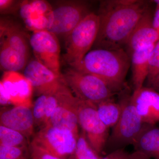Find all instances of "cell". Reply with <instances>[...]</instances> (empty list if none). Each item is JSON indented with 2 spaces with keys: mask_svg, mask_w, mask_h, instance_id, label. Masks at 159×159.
I'll return each mask as SVG.
<instances>
[{
  "mask_svg": "<svg viewBox=\"0 0 159 159\" xmlns=\"http://www.w3.org/2000/svg\"><path fill=\"white\" fill-rule=\"evenodd\" d=\"M159 40V33L154 28L153 19L147 11L132 32L125 47L127 53L131 55L139 49L156 44Z\"/></svg>",
  "mask_w": 159,
  "mask_h": 159,
  "instance_id": "9a60e30c",
  "label": "cell"
},
{
  "mask_svg": "<svg viewBox=\"0 0 159 159\" xmlns=\"http://www.w3.org/2000/svg\"><path fill=\"white\" fill-rule=\"evenodd\" d=\"M8 94L10 103L14 106L31 108L33 89L24 75L17 72H5L0 82Z\"/></svg>",
  "mask_w": 159,
  "mask_h": 159,
  "instance_id": "7c38bea8",
  "label": "cell"
},
{
  "mask_svg": "<svg viewBox=\"0 0 159 159\" xmlns=\"http://www.w3.org/2000/svg\"><path fill=\"white\" fill-rule=\"evenodd\" d=\"M119 102L122 108L119 121L113 127L106 145L109 153L117 149L133 145L146 124L137 112L132 101L131 95L125 88L119 93Z\"/></svg>",
  "mask_w": 159,
  "mask_h": 159,
  "instance_id": "3957f363",
  "label": "cell"
},
{
  "mask_svg": "<svg viewBox=\"0 0 159 159\" xmlns=\"http://www.w3.org/2000/svg\"><path fill=\"white\" fill-rule=\"evenodd\" d=\"M26 27L33 32L47 31L48 29V15H37L24 20Z\"/></svg>",
  "mask_w": 159,
  "mask_h": 159,
  "instance_id": "484cf974",
  "label": "cell"
},
{
  "mask_svg": "<svg viewBox=\"0 0 159 159\" xmlns=\"http://www.w3.org/2000/svg\"><path fill=\"white\" fill-rule=\"evenodd\" d=\"M79 103V99L64 83L61 87L57 107L46 125L70 131L78 138Z\"/></svg>",
  "mask_w": 159,
  "mask_h": 159,
  "instance_id": "9c48e42d",
  "label": "cell"
},
{
  "mask_svg": "<svg viewBox=\"0 0 159 159\" xmlns=\"http://www.w3.org/2000/svg\"><path fill=\"white\" fill-rule=\"evenodd\" d=\"M147 11L145 2L134 0L101 2L99 27L95 49H123L143 15Z\"/></svg>",
  "mask_w": 159,
  "mask_h": 159,
  "instance_id": "6da1fadb",
  "label": "cell"
},
{
  "mask_svg": "<svg viewBox=\"0 0 159 159\" xmlns=\"http://www.w3.org/2000/svg\"><path fill=\"white\" fill-rule=\"evenodd\" d=\"M31 6L39 15L47 16L52 11L53 8L48 2L42 0L30 1Z\"/></svg>",
  "mask_w": 159,
  "mask_h": 159,
  "instance_id": "83f0119b",
  "label": "cell"
},
{
  "mask_svg": "<svg viewBox=\"0 0 159 159\" xmlns=\"http://www.w3.org/2000/svg\"><path fill=\"white\" fill-rule=\"evenodd\" d=\"M20 3L13 0H0L1 14H7L14 12L19 9Z\"/></svg>",
  "mask_w": 159,
  "mask_h": 159,
  "instance_id": "f546056e",
  "label": "cell"
},
{
  "mask_svg": "<svg viewBox=\"0 0 159 159\" xmlns=\"http://www.w3.org/2000/svg\"><path fill=\"white\" fill-rule=\"evenodd\" d=\"M30 159H61L31 142L29 146Z\"/></svg>",
  "mask_w": 159,
  "mask_h": 159,
  "instance_id": "4316f807",
  "label": "cell"
},
{
  "mask_svg": "<svg viewBox=\"0 0 159 159\" xmlns=\"http://www.w3.org/2000/svg\"><path fill=\"white\" fill-rule=\"evenodd\" d=\"M57 36L48 31L33 32L29 43L36 59L58 76L60 46Z\"/></svg>",
  "mask_w": 159,
  "mask_h": 159,
  "instance_id": "30bf717a",
  "label": "cell"
},
{
  "mask_svg": "<svg viewBox=\"0 0 159 159\" xmlns=\"http://www.w3.org/2000/svg\"><path fill=\"white\" fill-rule=\"evenodd\" d=\"M48 94H43L39 96L34 102L32 108L34 125L43 127L44 122L46 102Z\"/></svg>",
  "mask_w": 159,
  "mask_h": 159,
  "instance_id": "cb8c5ba5",
  "label": "cell"
},
{
  "mask_svg": "<svg viewBox=\"0 0 159 159\" xmlns=\"http://www.w3.org/2000/svg\"><path fill=\"white\" fill-rule=\"evenodd\" d=\"M159 75V40L155 46L149 60V68L146 79L147 86Z\"/></svg>",
  "mask_w": 159,
  "mask_h": 159,
  "instance_id": "d4e9b609",
  "label": "cell"
},
{
  "mask_svg": "<svg viewBox=\"0 0 159 159\" xmlns=\"http://www.w3.org/2000/svg\"><path fill=\"white\" fill-rule=\"evenodd\" d=\"M101 159H130V154L121 148L112 152Z\"/></svg>",
  "mask_w": 159,
  "mask_h": 159,
  "instance_id": "4dcf8cb0",
  "label": "cell"
},
{
  "mask_svg": "<svg viewBox=\"0 0 159 159\" xmlns=\"http://www.w3.org/2000/svg\"><path fill=\"white\" fill-rule=\"evenodd\" d=\"M27 138L19 132L0 125V145L6 147L27 146Z\"/></svg>",
  "mask_w": 159,
  "mask_h": 159,
  "instance_id": "44dd1931",
  "label": "cell"
},
{
  "mask_svg": "<svg viewBox=\"0 0 159 159\" xmlns=\"http://www.w3.org/2000/svg\"><path fill=\"white\" fill-rule=\"evenodd\" d=\"M130 159H151L145 153L139 151L135 150L130 153Z\"/></svg>",
  "mask_w": 159,
  "mask_h": 159,
  "instance_id": "d6a6232c",
  "label": "cell"
},
{
  "mask_svg": "<svg viewBox=\"0 0 159 159\" xmlns=\"http://www.w3.org/2000/svg\"><path fill=\"white\" fill-rule=\"evenodd\" d=\"M23 75L39 96L54 93L64 83L62 76L55 74L36 59L28 63Z\"/></svg>",
  "mask_w": 159,
  "mask_h": 159,
  "instance_id": "8fae6325",
  "label": "cell"
},
{
  "mask_svg": "<svg viewBox=\"0 0 159 159\" xmlns=\"http://www.w3.org/2000/svg\"><path fill=\"white\" fill-rule=\"evenodd\" d=\"M19 10L20 16L24 20L39 15L34 11L30 3V1H23L20 2Z\"/></svg>",
  "mask_w": 159,
  "mask_h": 159,
  "instance_id": "f1b7e54d",
  "label": "cell"
},
{
  "mask_svg": "<svg viewBox=\"0 0 159 159\" xmlns=\"http://www.w3.org/2000/svg\"><path fill=\"white\" fill-rule=\"evenodd\" d=\"M97 106V113L101 121L109 129L117 124L121 116L122 108L119 102L113 99L100 102Z\"/></svg>",
  "mask_w": 159,
  "mask_h": 159,
  "instance_id": "ffe728a7",
  "label": "cell"
},
{
  "mask_svg": "<svg viewBox=\"0 0 159 159\" xmlns=\"http://www.w3.org/2000/svg\"><path fill=\"white\" fill-rule=\"evenodd\" d=\"M0 159H30L29 147H6L0 145Z\"/></svg>",
  "mask_w": 159,
  "mask_h": 159,
  "instance_id": "603a6c76",
  "label": "cell"
},
{
  "mask_svg": "<svg viewBox=\"0 0 159 159\" xmlns=\"http://www.w3.org/2000/svg\"><path fill=\"white\" fill-rule=\"evenodd\" d=\"M28 58L13 49L3 40H0V66L5 72H17L28 64Z\"/></svg>",
  "mask_w": 159,
  "mask_h": 159,
  "instance_id": "d6986e66",
  "label": "cell"
},
{
  "mask_svg": "<svg viewBox=\"0 0 159 159\" xmlns=\"http://www.w3.org/2000/svg\"><path fill=\"white\" fill-rule=\"evenodd\" d=\"M154 125L146 124L133 145L150 158L159 159V128Z\"/></svg>",
  "mask_w": 159,
  "mask_h": 159,
  "instance_id": "ac0fdd59",
  "label": "cell"
},
{
  "mask_svg": "<svg viewBox=\"0 0 159 159\" xmlns=\"http://www.w3.org/2000/svg\"><path fill=\"white\" fill-rule=\"evenodd\" d=\"M132 101L145 124L154 125L159 122V93L144 87L134 91Z\"/></svg>",
  "mask_w": 159,
  "mask_h": 159,
  "instance_id": "4fadbf2b",
  "label": "cell"
},
{
  "mask_svg": "<svg viewBox=\"0 0 159 159\" xmlns=\"http://www.w3.org/2000/svg\"><path fill=\"white\" fill-rule=\"evenodd\" d=\"M78 118L79 125L91 146L100 155L105 150L109 129L99 118L97 106L79 99Z\"/></svg>",
  "mask_w": 159,
  "mask_h": 159,
  "instance_id": "ba28073f",
  "label": "cell"
},
{
  "mask_svg": "<svg viewBox=\"0 0 159 159\" xmlns=\"http://www.w3.org/2000/svg\"><path fill=\"white\" fill-rule=\"evenodd\" d=\"M153 26L155 29L159 33V8H157L153 19Z\"/></svg>",
  "mask_w": 159,
  "mask_h": 159,
  "instance_id": "836d02e7",
  "label": "cell"
},
{
  "mask_svg": "<svg viewBox=\"0 0 159 159\" xmlns=\"http://www.w3.org/2000/svg\"><path fill=\"white\" fill-rule=\"evenodd\" d=\"M147 87L152 89L159 93V75Z\"/></svg>",
  "mask_w": 159,
  "mask_h": 159,
  "instance_id": "e575fe53",
  "label": "cell"
},
{
  "mask_svg": "<svg viewBox=\"0 0 159 159\" xmlns=\"http://www.w3.org/2000/svg\"><path fill=\"white\" fill-rule=\"evenodd\" d=\"M155 46V44L144 47L131 55L134 91L144 86L148 75L149 58Z\"/></svg>",
  "mask_w": 159,
  "mask_h": 159,
  "instance_id": "e0dca14e",
  "label": "cell"
},
{
  "mask_svg": "<svg viewBox=\"0 0 159 159\" xmlns=\"http://www.w3.org/2000/svg\"><path fill=\"white\" fill-rule=\"evenodd\" d=\"M0 39L5 41L11 48L29 57V43L25 33L16 23L9 19L1 18Z\"/></svg>",
  "mask_w": 159,
  "mask_h": 159,
  "instance_id": "2e32d148",
  "label": "cell"
},
{
  "mask_svg": "<svg viewBox=\"0 0 159 159\" xmlns=\"http://www.w3.org/2000/svg\"><path fill=\"white\" fill-rule=\"evenodd\" d=\"M102 158L91 146L83 132L79 134L73 159H101Z\"/></svg>",
  "mask_w": 159,
  "mask_h": 159,
  "instance_id": "7402d4cb",
  "label": "cell"
},
{
  "mask_svg": "<svg viewBox=\"0 0 159 159\" xmlns=\"http://www.w3.org/2000/svg\"><path fill=\"white\" fill-rule=\"evenodd\" d=\"M1 125L19 132L26 138L33 134L34 122L32 110L23 106L3 109L0 115Z\"/></svg>",
  "mask_w": 159,
  "mask_h": 159,
  "instance_id": "5bb4252c",
  "label": "cell"
},
{
  "mask_svg": "<svg viewBox=\"0 0 159 159\" xmlns=\"http://www.w3.org/2000/svg\"><path fill=\"white\" fill-rule=\"evenodd\" d=\"M130 60L129 55L124 49H97L87 53L75 69L99 77L116 93L126 87L125 79Z\"/></svg>",
  "mask_w": 159,
  "mask_h": 159,
  "instance_id": "7a4b0ae2",
  "label": "cell"
},
{
  "mask_svg": "<svg viewBox=\"0 0 159 159\" xmlns=\"http://www.w3.org/2000/svg\"><path fill=\"white\" fill-rule=\"evenodd\" d=\"M90 12L84 1L61 2L48 15L47 31L66 38L71 31Z\"/></svg>",
  "mask_w": 159,
  "mask_h": 159,
  "instance_id": "8992f818",
  "label": "cell"
},
{
  "mask_svg": "<svg viewBox=\"0 0 159 159\" xmlns=\"http://www.w3.org/2000/svg\"><path fill=\"white\" fill-rule=\"evenodd\" d=\"M99 27L98 14L90 12L66 38L64 60L76 69L88 53L97 39Z\"/></svg>",
  "mask_w": 159,
  "mask_h": 159,
  "instance_id": "277c9868",
  "label": "cell"
},
{
  "mask_svg": "<svg viewBox=\"0 0 159 159\" xmlns=\"http://www.w3.org/2000/svg\"><path fill=\"white\" fill-rule=\"evenodd\" d=\"M154 2L156 3L157 5V8H159V0H155V1H154Z\"/></svg>",
  "mask_w": 159,
  "mask_h": 159,
  "instance_id": "d590c367",
  "label": "cell"
},
{
  "mask_svg": "<svg viewBox=\"0 0 159 159\" xmlns=\"http://www.w3.org/2000/svg\"><path fill=\"white\" fill-rule=\"evenodd\" d=\"M78 139L70 131L46 125L34 134L32 142L58 158L73 159Z\"/></svg>",
  "mask_w": 159,
  "mask_h": 159,
  "instance_id": "52a82bcc",
  "label": "cell"
},
{
  "mask_svg": "<svg viewBox=\"0 0 159 159\" xmlns=\"http://www.w3.org/2000/svg\"><path fill=\"white\" fill-rule=\"evenodd\" d=\"M63 80L80 100L97 105L113 99L116 94L108 84L99 77L70 67L61 74Z\"/></svg>",
  "mask_w": 159,
  "mask_h": 159,
  "instance_id": "5b68a950",
  "label": "cell"
},
{
  "mask_svg": "<svg viewBox=\"0 0 159 159\" xmlns=\"http://www.w3.org/2000/svg\"><path fill=\"white\" fill-rule=\"evenodd\" d=\"M0 103L3 106L11 104L8 94L2 85H0Z\"/></svg>",
  "mask_w": 159,
  "mask_h": 159,
  "instance_id": "1f68e13d",
  "label": "cell"
}]
</instances>
